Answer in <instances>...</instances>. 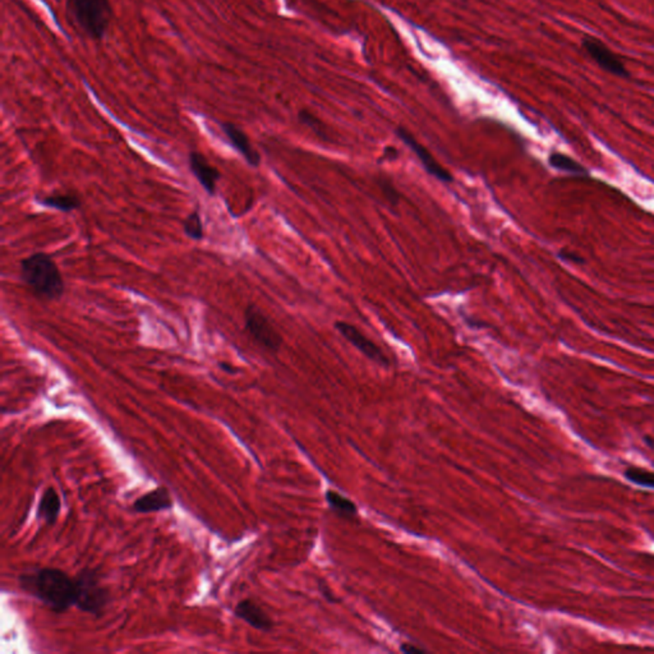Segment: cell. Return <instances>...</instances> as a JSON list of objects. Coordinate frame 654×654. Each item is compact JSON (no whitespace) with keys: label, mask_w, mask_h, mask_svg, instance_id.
<instances>
[{"label":"cell","mask_w":654,"mask_h":654,"mask_svg":"<svg viewBox=\"0 0 654 654\" xmlns=\"http://www.w3.org/2000/svg\"><path fill=\"white\" fill-rule=\"evenodd\" d=\"M20 587L52 612L62 614L76 603V579L57 568H40L20 576Z\"/></svg>","instance_id":"cell-1"},{"label":"cell","mask_w":654,"mask_h":654,"mask_svg":"<svg viewBox=\"0 0 654 654\" xmlns=\"http://www.w3.org/2000/svg\"><path fill=\"white\" fill-rule=\"evenodd\" d=\"M21 277L39 299L57 301L64 294V280L52 257L33 253L21 261Z\"/></svg>","instance_id":"cell-2"},{"label":"cell","mask_w":654,"mask_h":654,"mask_svg":"<svg viewBox=\"0 0 654 654\" xmlns=\"http://www.w3.org/2000/svg\"><path fill=\"white\" fill-rule=\"evenodd\" d=\"M73 21L93 40L104 38L112 21L110 0H67Z\"/></svg>","instance_id":"cell-3"},{"label":"cell","mask_w":654,"mask_h":654,"mask_svg":"<svg viewBox=\"0 0 654 654\" xmlns=\"http://www.w3.org/2000/svg\"><path fill=\"white\" fill-rule=\"evenodd\" d=\"M76 579V603L74 606L90 615L101 617L105 607L110 601L108 589L100 583L96 574L91 570H84Z\"/></svg>","instance_id":"cell-4"},{"label":"cell","mask_w":654,"mask_h":654,"mask_svg":"<svg viewBox=\"0 0 654 654\" xmlns=\"http://www.w3.org/2000/svg\"><path fill=\"white\" fill-rule=\"evenodd\" d=\"M244 328L251 338L270 352H279L282 345V336L279 334L271 321L255 304H249L244 311Z\"/></svg>","instance_id":"cell-5"},{"label":"cell","mask_w":654,"mask_h":654,"mask_svg":"<svg viewBox=\"0 0 654 654\" xmlns=\"http://www.w3.org/2000/svg\"><path fill=\"white\" fill-rule=\"evenodd\" d=\"M396 134L417 155L419 161L423 166V169L431 177L436 178L437 180L442 182V183H452L454 182L452 173L447 171L446 168H444L441 164L437 163V160L432 156L431 152L427 150V147L419 144L415 137L406 131V128H403V127L398 128Z\"/></svg>","instance_id":"cell-6"},{"label":"cell","mask_w":654,"mask_h":654,"mask_svg":"<svg viewBox=\"0 0 654 654\" xmlns=\"http://www.w3.org/2000/svg\"><path fill=\"white\" fill-rule=\"evenodd\" d=\"M335 328L340 333L341 336H343L345 340L349 341V343H350L355 349H358L363 355H366L368 360H372V362L377 363L379 366H390V360H389V358L385 355V353H384V352L379 349V347H377L372 340H369L366 335L363 334L357 327L350 325V323H348V322L338 321V322L335 323Z\"/></svg>","instance_id":"cell-7"},{"label":"cell","mask_w":654,"mask_h":654,"mask_svg":"<svg viewBox=\"0 0 654 654\" xmlns=\"http://www.w3.org/2000/svg\"><path fill=\"white\" fill-rule=\"evenodd\" d=\"M190 168L198 183L202 185L203 190L210 196H215L217 182L222 177L220 171L209 163L207 157L197 151H192L190 154Z\"/></svg>","instance_id":"cell-8"},{"label":"cell","mask_w":654,"mask_h":654,"mask_svg":"<svg viewBox=\"0 0 654 654\" xmlns=\"http://www.w3.org/2000/svg\"><path fill=\"white\" fill-rule=\"evenodd\" d=\"M234 615L239 620L248 624L249 626L263 633H268L274 628V621L271 620V617L255 601L249 598L236 603Z\"/></svg>","instance_id":"cell-9"},{"label":"cell","mask_w":654,"mask_h":654,"mask_svg":"<svg viewBox=\"0 0 654 654\" xmlns=\"http://www.w3.org/2000/svg\"><path fill=\"white\" fill-rule=\"evenodd\" d=\"M583 45L590 54V57L602 67L604 71L620 77H628V71L622 66L621 62L617 59L615 54L611 52L607 46L603 45L602 42L595 39H585L583 41Z\"/></svg>","instance_id":"cell-10"},{"label":"cell","mask_w":654,"mask_h":654,"mask_svg":"<svg viewBox=\"0 0 654 654\" xmlns=\"http://www.w3.org/2000/svg\"><path fill=\"white\" fill-rule=\"evenodd\" d=\"M174 506L171 492L166 487H156L144 493L134 501L132 509L137 514H151L159 511L171 510Z\"/></svg>","instance_id":"cell-11"},{"label":"cell","mask_w":654,"mask_h":654,"mask_svg":"<svg viewBox=\"0 0 654 654\" xmlns=\"http://www.w3.org/2000/svg\"><path fill=\"white\" fill-rule=\"evenodd\" d=\"M222 130L229 139L231 146L242 155L243 159L248 163V165H251L252 168H258L261 164V156L258 151L256 150L251 144L248 136L239 127L231 125V123H223Z\"/></svg>","instance_id":"cell-12"},{"label":"cell","mask_w":654,"mask_h":654,"mask_svg":"<svg viewBox=\"0 0 654 654\" xmlns=\"http://www.w3.org/2000/svg\"><path fill=\"white\" fill-rule=\"evenodd\" d=\"M60 498L58 492L52 487H47L40 498L39 506L36 511V517L40 522L47 525H54L58 520L60 512Z\"/></svg>","instance_id":"cell-13"},{"label":"cell","mask_w":654,"mask_h":654,"mask_svg":"<svg viewBox=\"0 0 654 654\" xmlns=\"http://www.w3.org/2000/svg\"><path fill=\"white\" fill-rule=\"evenodd\" d=\"M327 505L330 510L336 514L338 517L344 519H353L358 515V507L352 500L343 496L336 490H328L325 495Z\"/></svg>","instance_id":"cell-14"},{"label":"cell","mask_w":654,"mask_h":654,"mask_svg":"<svg viewBox=\"0 0 654 654\" xmlns=\"http://www.w3.org/2000/svg\"><path fill=\"white\" fill-rule=\"evenodd\" d=\"M39 202L49 209L59 210L63 212H72L81 206V200L73 193H55L41 197Z\"/></svg>","instance_id":"cell-15"},{"label":"cell","mask_w":654,"mask_h":654,"mask_svg":"<svg viewBox=\"0 0 654 654\" xmlns=\"http://www.w3.org/2000/svg\"><path fill=\"white\" fill-rule=\"evenodd\" d=\"M624 476L633 483L639 484L641 487H647V488H654L653 471L643 469L639 466H629L624 471Z\"/></svg>","instance_id":"cell-16"},{"label":"cell","mask_w":654,"mask_h":654,"mask_svg":"<svg viewBox=\"0 0 654 654\" xmlns=\"http://www.w3.org/2000/svg\"><path fill=\"white\" fill-rule=\"evenodd\" d=\"M184 233L185 236L190 238L192 241H201L205 233H203L202 219L200 216V212L195 210L192 211L190 215L185 217L183 223Z\"/></svg>","instance_id":"cell-17"},{"label":"cell","mask_w":654,"mask_h":654,"mask_svg":"<svg viewBox=\"0 0 654 654\" xmlns=\"http://www.w3.org/2000/svg\"><path fill=\"white\" fill-rule=\"evenodd\" d=\"M550 164L560 171H570V173H584V168L574 161L573 159L565 156L563 154H552L550 156Z\"/></svg>","instance_id":"cell-18"},{"label":"cell","mask_w":654,"mask_h":654,"mask_svg":"<svg viewBox=\"0 0 654 654\" xmlns=\"http://www.w3.org/2000/svg\"><path fill=\"white\" fill-rule=\"evenodd\" d=\"M377 183H379V190L386 198L387 202L393 205V206H398L400 202V193L399 190H396V187L394 185L393 182L389 180L386 178H381Z\"/></svg>","instance_id":"cell-19"},{"label":"cell","mask_w":654,"mask_h":654,"mask_svg":"<svg viewBox=\"0 0 654 654\" xmlns=\"http://www.w3.org/2000/svg\"><path fill=\"white\" fill-rule=\"evenodd\" d=\"M299 120H301L303 125H306L307 127H309V128H312L316 133L322 134V133H321V132H322L321 131V125H322V123H321L319 119L314 117V114L306 112V110H302V112L299 113Z\"/></svg>","instance_id":"cell-20"},{"label":"cell","mask_w":654,"mask_h":654,"mask_svg":"<svg viewBox=\"0 0 654 654\" xmlns=\"http://www.w3.org/2000/svg\"><path fill=\"white\" fill-rule=\"evenodd\" d=\"M400 650L404 652V653H423V652H425V649H423V648L415 647V646L408 644V643L403 644L400 648Z\"/></svg>","instance_id":"cell-21"},{"label":"cell","mask_w":654,"mask_h":654,"mask_svg":"<svg viewBox=\"0 0 654 654\" xmlns=\"http://www.w3.org/2000/svg\"><path fill=\"white\" fill-rule=\"evenodd\" d=\"M399 155L398 150L395 147H386L385 151H384V156H382V160H395L396 157Z\"/></svg>","instance_id":"cell-22"},{"label":"cell","mask_w":654,"mask_h":654,"mask_svg":"<svg viewBox=\"0 0 654 654\" xmlns=\"http://www.w3.org/2000/svg\"><path fill=\"white\" fill-rule=\"evenodd\" d=\"M219 366H220V368H222L223 371H225V372L231 373V374L236 373V369H234L233 367H230L229 365H226V363H220Z\"/></svg>","instance_id":"cell-23"}]
</instances>
